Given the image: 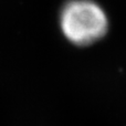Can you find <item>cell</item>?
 Segmentation results:
<instances>
[{
    "label": "cell",
    "mask_w": 126,
    "mask_h": 126,
    "mask_svg": "<svg viewBox=\"0 0 126 126\" xmlns=\"http://www.w3.org/2000/svg\"><path fill=\"white\" fill-rule=\"evenodd\" d=\"M63 34L76 46H90L102 39L109 29L104 10L91 0H72L62 9Z\"/></svg>",
    "instance_id": "6da1fadb"
}]
</instances>
